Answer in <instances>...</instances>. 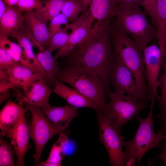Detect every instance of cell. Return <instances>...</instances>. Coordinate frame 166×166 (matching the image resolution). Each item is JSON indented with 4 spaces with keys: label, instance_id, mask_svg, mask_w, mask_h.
Segmentation results:
<instances>
[{
    "label": "cell",
    "instance_id": "31",
    "mask_svg": "<svg viewBox=\"0 0 166 166\" xmlns=\"http://www.w3.org/2000/svg\"><path fill=\"white\" fill-rule=\"evenodd\" d=\"M164 73L159 79L158 82V88L161 91V95L159 101L160 113L158 114L162 116L166 111V68L164 69Z\"/></svg>",
    "mask_w": 166,
    "mask_h": 166
},
{
    "label": "cell",
    "instance_id": "43",
    "mask_svg": "<svg viewBox=\"0 0 166 166\" xmlns=\"http://www.w3.org/2000/svg\"><path fill=\"white\" fill-rule=\"evenodd\" d=\"M9 79L6 71L0 69V80Z\"/></svg>",
    "mask_w": 166,
    "mask_h": 166
},
{
    "label": "cell",
    "instance_id": "29",
    "mask_svg": "<svg viewBox=\"0 0 166 166\" xmlns=\"http://www.w3.org/2000/svg\"><path fill=\"white\" fill-rule=\"evenodd\" d=\"M69 21L61 13L50 21L48 27L50 38L56 33L64 30H68Z\"/></svg>",
    "mask_w": 166,
    "mask_h": 166
},
{
    "label": "cell",
    "instance_id": "4",
    "mask_svg": "<svg viewBox=\"0 0 166 166\" xmlns=\"http://www.w3.org/2000/svg\"><path fill=\"white\" fill-rule=\"evenodd\" d=\"M156 99L155 96L151 97L150 111L146 118H136L139 122V125L133 138L130 141L123 142V147L126 149L124 152L125 163L129 159L134 158L137 159L139 165L143 156L148 151L155 148L161 150L160 143L166 140V133L160 131H158L157 134L154 132L153 111Z\"/></svg>",
    "mask_w": 166,
    "mask_h": 166
},
{
    "label": "cell",
    "instance_id": "28",
    "mask_svg": "<svg viewBox=\"0 0 166 166\" xmlns=\"http://www.w3.org/2000/svg\"><path fill=\"white\" fill-rule=\"evenodd\" d=\"M12 145L2 137L0 138V166H15L14 155L15 154Z\"/></svg>",
    "mask_w": 166,
    "mask_h": 166
},
{
    "label": "cell",
    "instance_id": "12",
    "mask_svg": "<svg viewBox=\"0 0 166 166\" xmlns=\"http://www.w3.org/2000/svg\"><path fill=\"white\" fill-rule=\"evenodd\" d=\"M6 135L7 138H10V144L17 156L16 166H25V155L32 147L29 143V125L27 123L25 115L8 131Z\"/></svg>",
    "mask_w": 166,
    "mask_h": 166
},
{
    "label": "cell",
    "instance_id": "17",
    "mask_svg": "<svg viewBox=\"0 0 166 166\" xmlns=\"http://www.w3.org/2000/svg\"><path fill=\"white\" fill-rule=\"evenodd\" d=\"M6 72L10 80L18 88L24 91L27 89L34 81L44 77L39 72L19 63L9 69Z\"/></svg>",
    "mask_w": 166,
    "mask_h": 166
},
{
    "label": "cell",
    "instance_id": "2",
    "mask_svg": "<svg viewBox=\"0 0 166 166\" xmlns=\"http://www.w3.org/2000/svg\"><path fill=\"white\" fill-rule=\"evenodd\" d=\"M109 28L115 55L131 71L144 95L149 101L143 50L121 29L114 25Z\"/></svg>",
    "mask_w": 166,
    "mask_h": 166
},
{
    "label": "cell",
    "instance_id": "6",
    "mask_svg": "<svg viewBox=\"0 0 166 166\" xmlns=\"http://www.w3.org/2000/svg\"><path fill=\"white\" fill-rule=\"evenodd\" d=\"M108 95L110 102L103 113L107 121L120 132L124 126L148 107V103L130 95L110 91Z\"/></svg>",
    "mask_w": 166,
    "mask_h": 166
},
{
    "label": "cell",
    "instance_id": "25",
    "mask_svg": "<svg viewBox=\"0 0 166 166\" xmlns=\"http://www.w3.org/2000/svg\"><path fill=\"white\" fill-rule=\"evenodd\" d=\"M44 5L34 11L38 17L47 22L61 13L64 0H44Z\"/></svg>",
    "mask_w": 166,
    "mask_h": 166
},
{
    "label": "cell",
    "instance_id": "32",
    "mask_svg": "<svg viewBox=\"0 0 166 166\" xmlns=\"http://www.w3.org/2000/svg\"><path fill=\"white\" fill-rule=\"evenodd\" d=\"M43 5V2L40 0H19L16 7L21 12H27L34 11Z\"/></svg>",
    "mask_w": 166,
    "mask_h": 166
},
{
    "label": "cell",
    "instance_id": "34",
    "mask_svg": "<svg viewBox=\"0 0 166 166\" xmlns=\"http://www.w3.org/2000/svg\"><path fill=\"white\" fill-rule=\"evenodd\" d=\"M144 12L150 18L152 24L155 26L156 14V0H139Z\"/></svg>",
    "mask_w": 166,
    "mask_h": 166
},
{
    "label": "cell",
    "instance_id": "9",
    "mask_svg": "<svg viewBox=\"0 0 166 166\" xmlns=\"http://www.w3.org/2000/svg\"><path fill=\"white\" fill-rule=\"evenodd\" d=\"M111 84L114 92L134 96L148 103V101L144 95L132 72L115 55L111 76Z\"/></svg>",
    "mask_w": 166,
    "mask_h": 166
},
{
    "label": "cell",
    "instance_id": "16",
    "mask_svg": "<svg viewBox=\"0 0 166 166\" xmlns=\"http://www.w3.org/2000/svg\"><path fill=\"white\" fill-rule=\"evenodd\" d=\"M29 109L9 99L0 111V135L3 137Z\"/></svg>",
    "mask_w": 166,
    "mask_h": 166
},
{
    "label": "cell",
    "instance_id": "13",
    "mask_svg": "<svg viewBox=\"0 0 166 166\" xmlns=\"http://www.w3.org/2000/svg\"><path fill=\"white\" fill-rule=\"evenodd\" d=\"M94 20L89 12L83 21L72 31L66 44L58 49L53 56L55 60L69 56L82 45L90 33Z\"/></svg>",
    "mask_w": 166,
    "mask_h": 166
},
{
    "label": "cell",
    "instance_id": "38",
    "mask_svg": "<svg viewBox=\"0 0 166 166\" xmlns=\"http://www.w3.org/2000/svg\"><path fill=\"white\" fill-rule=\"evenodd\" d=\"M16 96V93H12L10 90L2 92L0 93V104H2L4 101L10 97Z\"/></svg>",
    "mask_w": 166,
    "mask_h": 166
},
{
    "label": "cell",
    "instance_id": "11",
    "mask_svg": "<svg viewBox=\"0 0 166 166\" xmlns=\"http://www.w3.org/2000/svg\"><path fill=\"white\" fill-rule=\"evenodd\" d=\"M47 85L44 78L42 77L33 82L26 90H17L18 104L22 107L25 106L29 109L35 106L41 108L49 106L52 90Z\"/></svg>",
    "mask_w": 166,
    "mask_h": 166
},
{
    "label": "cell",
    "instance_id": "20",
    "mask_svg": "<svg viewBox=\"0 0 166 166\" xmlns=\"http://www.w3.org/2000/svg\"><path fill=\"white\" fill-rule=\"evenodd\" d=\"M25 20L34 39L49 49L50 40L47 22L37 16L34 11L26 12Z\"/></svg>",
    "mask_w": 166,
    "mask_h": 166
},
{
    "label": "cell",
    "instance_id": "5",
    "mask_svg": "<svg viewBox=\"0 0 166 166\" xmlns=\"http://www.w3.org/2000/svg\"><path fill=\"white\" fill-rule=\"evenodd\" d=\"M56 79L67 83L97 105L104 113L107 104V95L101 82L88 70L77 66L60 69Z\"/></svg>",
    "mask_w": 166,
    "mask_h": 166
},
{
    "label": "cell",
    "instance_id": "37",
    "mask_svg": "<svg viewBox=\"0 0 166 166\" xmlns=\"http://www.w3.org/2000/svg\"><path fill=\"white\" fill-rule=\"evenodd\" d=\"M159 121L160 128L158 131H160L164 133H166V111L163 115L156 116Z\"/></svg>",
    "mask_w": 166,
    "mask_h": 166
},
{
    "label": "cell",
    "instance_id": "40",
    "mask_svg": "<svg viewBox=\"0 0 166 166\" xmlns=\"http://www.w3.org/2000/svg\"><path fill=\"white\" fill-rule=\"evenodd\" d=\"M3 0H0V18L3 15L6 9L7 6Z\"/></svg>",
    "mask_w": 166,
    "mask_h": 166
},
{
    "label": "cell",
    "instance_id": "39",
    "mask_svg": "<svg viewBox=\"0 0 166 166\" xmlns=\"http://www.w3.org/2000/svg\"><path fill=\"white\" fill-rule=\"evenodd\" d=\"M118 4L134 3L140 6L139 0H117Z\"/></svg>",
    "mask_w": 166,
    "mask_h": 166
},
{
    "label": "cell",
    "instance_id": "33",
    "mask_svg": "<svg viewBox=\"0 0 166 166\" xmlns=\"http://www.w3.org/2000/svg\"><path fill=\"white\" fill-rule=\"evenodd\" d=\"M18 63L6 49L0 47V69L6 71Z\"/></svg>",
    "mask_w": 166,
    "mask_h": 166
},
{
    "label": "cell",
    "instance_id": "19",
    "mask_svg": "<svg viewBox=\"0 0 166 166\" xmlns=\"http://www.w3.org/2000/svg\"><path fill=\"white\" fill-rule=\"evenodd\" d=\"M118 4L117 0H92L88 9L97 22L109 25L110 20L116 15Z\"/></svg>",
    "mask_w": 166,
    "mask_h": 166
},
{
    "label": "cell",
    "instance_id": "23",
    "mask_svg": "<svg viewBox=\"0 0 166 166\" xmlns=\"http://www.w3.org/2000/svg\"><path fill=\"white\" fill-rule=\"evenodd\" d=\"M12 36L16 38L18 43L22 48L25 58L36 69L46 81L45 73L34 53L31 40L25 32L18 30L15 32Z\"/></svg>",
    "mask_w": 166,
    "mask_h": 166
},
{
    "label": "cell",
    "instance_id": "41",
    "mask_svg": "<svg viewBox=\"0 0 166 166\" xmlns=\"http://www.w3.org/2000/svg\"><path fill=\"white\" fill-rule=\"evenodd\" d=\"M92 0H81L83 8L84 11H86L88 9Z\"/></svg>",
    "mask_w": 166,
    "mask_h": 166
},
{
    "label": "cell",
    "instance_id": "18",
    "mask_svg": "<svg viewBox=\"0 0 166 166\" xmlns=\"http://www.w3.org/2000/svg\"><path fill=\"white\" fill-rule=\"evenodd\" d=\"M25 21L24 16L17 7L7 5L5 12L0 18V36H12L22 27Z\"/></svg>",
    "mask_w": 166,
    "mask_h": 166
},
{
    "label": "cell",
    "instance_id": "3",
    "mask_svg": "<svg viewBox=\"0 0 166 166\" xmlns=\"http://www.w3.org/2000/svg\"><path fill=\"white\" fill-rule=\"evenodd\" d=\"M146 15L135 4H119L114 24L125 32L143 50L157 37L156 28L149 22Z\"/></svg>",
    "mask_w": 166,
    "mask_h": 166
},
{
    "label": "cell",
    "instance_id": "35",
    "mask_svg": "<svg viewBox=\"0 0 166 166\" xmlns=\"http://www.w3.org/2000/svg\"><path fill=\"white\" fill-rule=\"evenodd\" d=\"M161 142L162 152L159 154L148 159V165H152L155 160H159L162 162L164 166H166V140H163Z\"/></svg>",
    "mask_w": 166,
    "mask_h": 166
},
{
    "label": "cell",
    "instance_id": "7",
    "mask_svg": "<svg viewBox=\"0 0 166 166\" xmlns=\"http://www.w3.org/2000/svg\"><path fill=\"white\" fill-rule=\"evenodd\" d=\"M32 117V122L29 125L30 138L33 140L35 152L33 155L35 166H38L41 155L45 146L55 135L62 132L49 121L41 108L33 106L29 109Z\"/></svg>",
    "mask_w": 166,
    "mask_h": 166
},
{
    "label": "cell",
    "instance_id": "44",
    "mask_svg": "<svg viewBox=\"0 0 166 166\" xmlns=\"http://www.w3.org/2000/svg\"><path fill=\"white\" fill-rule=\"evenodd\" d=\"M8 6H14L16 5L19 0H3Z\"/></svg>",
    "mask_w": 166,
    "mask_h": 166
},
{
    "label": "cell",
    "instance_id": "22",
    "mask_svg": "<svg viewBox=\"0 0 166 166\" xmlns=\"http://www.w3.org/2000/svg\"><path fill=\"white\" fill-rule=\"evenodd\" d=\"M155 26L157 37L161 52V64H166V0H156Z\"/></svg>",
    "mask_w": 166,
    "mask_h": 166
},
{
    "label": "cell",
    "instance_id": "14",
    "mask_svg": "<svg viewBox=\"0 0 166 166\" xmlns=\"http://www.w3.org/2000/svg\"><path fill=\"white\" fill-rule=\"evenodd\" d=\"M53 92L64 99L69 105L78 109L89 108L93 109L97 113L102 112L97 105L77 90L73 88L69 87L63 82L56 79Z\"/></svg>",
    "mask_w": 166,
    "mask_h": 166
},
{
    "label": "cell",
    "instance_id": "1",
    "mask_svg": "<svg viewBox=\"0 0 166 166\" xmlns=\"http://www.w3.org/2000/svg\"><path fill=\"white\" fill-rule=\"evenodd\" d=\"M109 26L97 22L82 45L69 57L67 66H77L94 74L104 85L107 94L111 91V76L115 55Z\"/></svg>",
    "mask_w": 166,
    "mask_h": 166
},
{
    "label": "cell",
    "instance_id": "10",
    "mask_svg": "<svg viewBox=\"0 0 166 166\" xmlns=\"http://www.w3.org/2000/svg\"><path fill=\"white\" fill-rule=\"evenodd\" d=\"M144 63V75L150 99L155 96L159 102L160 96L157 92L158 82L161 68V52L159 46L153 44L143 50Z\"/></svg>",
    "mask_w": 166,
    "mask_h": 166
},
{
    "label": "cell",
    "instance_id": "8",
    "mask_svg": "<svg viewBox=\"0 0 166 166\" xmlns=\"http://www.w3.org/2000/svg\"><path fill=\"white\" fill-rule=\"evenodd\" d=\"M97 118L100 141L107 150L111 166H125V158L122 149L124 137L107 121L103 113H97Z\"/></svg>",
    "mask_w": 166,
    "mask_h": 166
},
{
    "label": "cell",
    "instance_id": "30",
    "mask_svg": "<svg viewBox=\"0 0 166 166\" xmlns=\"http://www.w3.org/2000/svg\"><path fill=\"white\" fill-rule=\"evenodd\" d=\"M64 30L57 32L50 38L49 44V50L52 53L54 50L63 47L67 43L70 34Z\"/></svg>",
    "mask_w": 166,
    "mask_h": 166
},
{
    "label": "cell",
    "instance_id": "21",
    "mask_svg": "<svg viewBox=\"0 0 166 166\" xmlns=\"http://www.w3.org/2000/svg\"><path fill=\"white\" fill-rule=\"evenodd\" d=\"M35 44L39 50L36 55L45 73L46 82L50 88H53L56 77L60 69L58 63L48 49L39 43H37Z\"/></svg>",
    "mask_w": 166,
    "mask_h": 166
},
{
    "label": "cell",
    "instance_id": "27",
    "mask_svg": "<svg viewBox=\"0 0 166 166\" xmlns=\"http://www.w3.org/2000/svg\"><path fill=\"white\" fill-rule=\"evenodd\" d=\"M84 11V8L81 1L64 0L61 13L69 21L73 22L79 18L80 14Z\"/></svg>",
    "mask_w": 166,
    "mask_h": 166
},
{
    "label": "cell",
    "instance_id": "24",
    "mask_svg": "<svg viewBox=\"0 0 166 166\" xmlns=\"http://www.w3.org/2000/svg\"><path fill=\"white\" fill-rule=\"evenodd\" d=\"M8 37L0 36V47H2L6 49L13 58L19 64L39 72L25 58L22 49L20 45L18 43L11 41Z\"/></svg>",
    "mask_w": 166,
    "mask_h": 166
},
{
    "label": "cell",
    "instance_id": "42",
    "mask_svg": "<svg viewBox=\"0 0 166 166\" xmlns=\"http://www.w3.org/2000/svg\"><path fill=\"white\" fill-rule=\"evenodd\" d=\"M136 159L132 158L129 159L125 163V166H134L136 165Z\"/></svg>",
    "mask_w": 166,
    "mask_h": 166
},
{
    "label": "cell",
    "instance_id": "45",
    "mask_svg": "<svg viewBox=\"0 0 166 166\" xmlns=\"http://www.w3.org/2000/svg\"><path fill=\"white\" fill-rule=\"evenodd\" d=\"M79 0V1H81V0Z\"/></svg>",
    "mask_w": 166,
    "mask_h": 166
},
{
    "label": "cell",
    "instance_id": "15",
    "mask_svg": "<svg viewBox=\"0 0 166 166\" xmlns=\"http://www.w3.org/2000/svg\"><path fill=\"white\" fill-rule=\"evenodd\" d=\"M41 108L52 124L62 132L78 114V109L70 105L61 107L49 105Z\"/></svg>",
    "mask_w": 166,
    "mask_h": 166
},
{
    "label": "cell",
    "instance_id": "36",
    "mask_svg": "<svg viewBox=\"0 0 166 166\" xmlns=\"http://www.w3.org/2000/svg\"><path fill=\"white\" fill-rule=\"evenodd\" d=\"M18 88L9 79L0 80V93L11 89Z\"/></svg>",
    "mask_w": 166,
    "mask_h": 166
},
{
    "label": "cell",
    "instance_id": "26",
    "mask_svg": "<svg viewBox=\"0 0 166 166\" xmlns=\"http://www.w3.org/2000/svg\"><path fill=\"white\" fill-rule=\"evenodd\" d=\"M68 142L67 136L62 132L57 141L53 145L47 160V163L53 164L55 166L61 165V161L65 155V147Z\"/></svg>",
    "mask_w": 166,
    "mask_h": 166
}]
</instances>
